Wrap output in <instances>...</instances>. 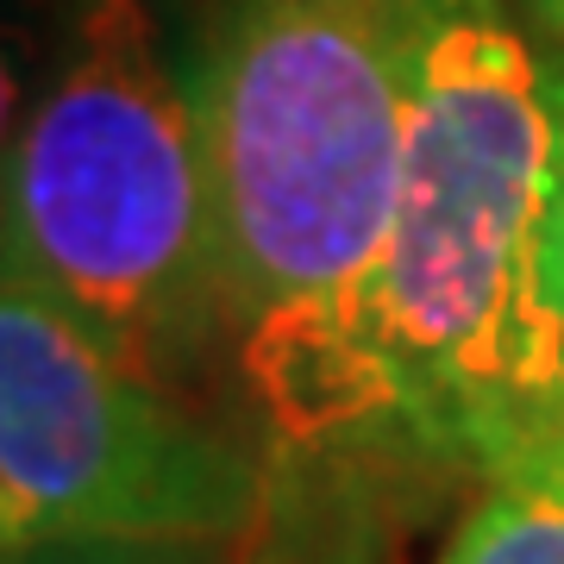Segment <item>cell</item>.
Returning <instances> with one entry per match:
<instances>
[{"label": "cell", "mask_w": 564, "mask_h": 564, "mask_svg": "<svg viewBox=\"0 0 564 564\" xmlns=\"http://www.w3.org/2000/svg\"><path fill=\"white\" fill-rule=\"evenodd\" d=\"M558 163L564 63L508 0H440L377 258L239 339L270 445L489 484L564 395V321L540 289Z\"/></svg>", "instance_id": "cell-1"}, {"label": "cell", "mask_w": 564, "mask_h": 564, "mask_svg": "<svg viewBox=\"0 0 564 564\" xmlns=\"http://www.w3.org/2000/svg\"><path fill=\"white\" fill-rule=\"evenodd\" d=\"M7 276L176 395L239 345L202 120L158 0L76 7L7 151Z\"/></svg>", "instance_id": "cell-2"}, {"label": "cell", "mask_w": 564, "mask_h": 564, "mask_svg": "<svg viewBox=\"0 0 564 564\" xmlns=\"http://www.w3.org/2000/svg\"><path fill=\"white\" fill-rule=\"evenodd\" d=\"M202 120L239 339L377 258L440 0H158Z\"/></svg>", "instance_id": "cell-3"}, {"label": "cell", "mask_w": 564, "mask_h": 564, "mask_svg": "<svg viewBox=\"0 0 564 564\" xmlns=\"http://www.w3.org/2000/svg\"><path fill=\"white\" fill-rule=\"evenodd\" d=\"M270 470L176 389L126 370L51 295L7 276L0 302V540L69 533L239 545Z\"/></svg>", "instance_id": "cell-4"}, {"label": "cell", "mask_w": 564, "mask_h": 564, "mask_svg": "<svg viewBox=\"0 0 564 564\" xmlns=\"http://www.w3.org/2000/svg\"><path fill=\"white\" fill-rule=\"evenodd\" d=\"M433 564H564V502L533 484H484Z\"/></svg>", "instance_id": "cell-5"}, {"label": "cell", "mask_w": 564, "mask_h": 564, "mask_svg": "<svg viewBox=\"0 0 564 564\" xmlns=\"http://www.w3.org/2000/svg\"><path fill=\"white\" fill-rule=\"evenodd\" d=\"M7 564H232L220 540H132V533H69L13 545Z\"/></svg>", "instance_id": "cell-6"}, {"label": "cell", "mask_w": 564, "mask_h": 564, "mask_svg": "<svg viewBox=\"0 0 564 564\" xmlns=\"http://www.w3.org/2000/svg\"><path fill=\"white\" fill-rule=\"evenodd\" d=\"M489 484H533V489H545V496L564 502V395L527 426V440L514 445V458H508Z\"/></svg>", "instance_id": "cell-7"}, {"label": "cell", "mask_w": 564, "mask_h": 564, "mask_svg": "<svg viewBox=\"0 0 564 564\" xmlns=\"http://www.w3.org/2000/svg\"><path fill=\"white\" fill-rule=\"evenodd\" d=\"M540 289L552 314L564 321V163H558V188H552V214H545V239H540Z\"/></svg>", "instance_id": "cell-8"}, {"label": "cell", "mask_w": 564, "mask_h": 564, "mask_svg": "<svg viewBox=\"0 0 564 564\" xmlns=\"http://www.w3.org/2000/svg\"><path fill=\"white\" fill-rule=\"evenodd\" d=\"M521 13H527V25H533L545 44H558L564 51V0H521Z\"/></svg>", "instance_id": "cell-9"}]
</instances>
